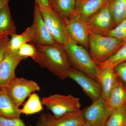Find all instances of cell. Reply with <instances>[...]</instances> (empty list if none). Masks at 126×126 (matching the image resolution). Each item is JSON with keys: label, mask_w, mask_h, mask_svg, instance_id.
Returning <instances> with one entry per match:
<instances>
[{"label": "cell", "mask_w": 126, "mask_h": 126, "mask_svg": "<svg viewBox=\"0 0 126 126\" xmlns=\"http://www.w3.org/2000/svg\"><path fill=\"white\" fill-rule=\"evenodd\" d=\"M111 9L115 27L126 18V0H111Z\"/></svg>", "instance_id": "cell-23"}, {"label": "cell", "mask_w": 126, "mask_h": 126, "mask_svg": "<svg viewBox=\"0 0 126 126\" xmlns=\"http://www.w3.org/2000/svg\"><path fill=\"white\" fill-rule=\"evenodd\" d=\"M110 0H82L78 3L77 12L75 14L87 21Z\"/></svg>", "instance_id": "cell-15"}, {"label": "cell", "mask_w": 126, "mask_h": 126, "mask_svg": "<svg viewBox=\"0 0 126 126\" xmlns=\"http://www.w3.org/2000/svg\"><path fill=\"white\" fill-rule=\"evenodd\" d=\"M51 0H49L50 2V1H51Z\"/></svg>", "instance_id": "cell-35"}, {"label": "cell", "mask_w": 126, "mask_h": 126, "mask_svg": "<svg viewBox=\"0 0 126 126\" xmlns=\"http://www.w3.org/2000/svg\"><path fill=\"white\" fill-rule=\"evenodd\" d=\"M38 6L50 34L57 44L63 46L67 42L69 37L62 19L51 8H47L35 1Z\"/></svg>", "instance_id": "cell-5"}, {"label": "cell", "mask_w": 126, "mask_h": 126, "mask_svg": "<svg viewBox=\"0 0 126 126\" xmlns=\"http://www.w3.org/2000/svg\"><path fill=\"white\" fill-rule=\"evenodd\" d=\"M0 126H27L20 118L10 119L0 117Z\"/></svg>", "instance_id": "cell-28"}, {"label": "cell", "mask_w": 126, "mask_h": 126, "mask_svg": "<svg viewBox=\"0 0 126 126\" xmlns=\"http://www.w3.org/2000/svg\"><path fill=\"white\" fill-rule=\"evenodd\" d=\"M103 35L126 42V18Z\"/></svg>", "instance_id": "cell-25"}, {"label": "cell", "mask_w": 126, "mask_h": 126, "mask_svg": "<svg viewBox=\"0 0 126 126\" xmlns=\"http://www.w3.org/2000/svg\"><path fill=\"white\" fill-rule=\"evenodd\" d=\"M68 78L79 85L92 101L102 97V89L99 83L84 73L72 67L68 74Z\"/></svg>", "instance_id": "cell-11"}, {"label": "cell", "mask_w": 126, "mask_h": 126, "mask_svg": "<svg viewBox=\"0 0 126 126\" xmlns=\"http://www.w3.org/2000/svg\"><path fill=\"white\" fill-rule=\"evenodd\" d=\"M43 106L39 95L35 93H33L29 97L23 108L20 109L21 113L26 115L35 114L43 110Z\"/></svg>", "instance_id": "cell-22"}, {"label": "cell", "mask_w": 126, "mask_h": 126, "mask_svg": "<svg viewBox=\"0 0 126 126\" xmlns=\"http://www.w3.org/2000/svg\"><path fill=\"white\" fill-rule=\"evenodd\" d=\"M118 78L114 68H106L99 69L97 81L102 89V98L106 103L112 91L118 81Z\"/></svg>", "instance_id": "cell-14"}, {"label": "cell", "mask_w": 126, "mask_h": 126, "mask_svg": "<svg viewBox=\"0 0 126 126\" xmlns=\"http://www.w3.org/2000/svg\"><path fill=\"white\" fill-rule=\"evenodd\" d=\"M24 60L17 52H14L7 47L0 65V90L5 88L16 78V68Z\"/></svg>", "instance_id": "cell-10"}, {"label": "cell", "mask_w": 126, "mask_h": 126, "mask_svg": "<svg viewBox=\"0 0 126 126\" xmlns=\"http://www.w3.org/2000/svg\"><path fill=\"white\" fill-rule=\"evenodd\" d=\"M10 1L11 0H0V10L5 6L9 4Z\"/></svg>", "instance_id": "cell-31"}, {"label": "cell", "mask_w": 126, "mask_h": 126, "mask_svg": "<svg viewBox=\"0 0 126 126\" xmlns=\"http://www.w3.org/2000/svg\"></svg>", "instance_id": "cell-37"}, {"label": "cell", "mask_w": 126, "mask_h": 126, "mask_svg": "<svg viewBox=\"0 0 126 126\" xmlns=\"http://www.w3.org/2000/svg\"><path fill=\"white\" fill-rule=\"evenodd\" d=\"M63 20L68 37L77 44L88 49L90 30L86 21L76 14Z\"/></svg>", "instance_id": "cell-8"}, {"label": "cell", "mask_w": 126, "mask_h": 126, "mask_svg": "<svg viewBox=\"0 0 126 126\" xmlns=\"http://www.w3.org/2000/svg\"><path fill=\"white\" fill-rule=\"evenodd\" d=\"M41 101L43 106H45L56 117L81 110L79 98L70 94H52L42 98Z\"/></svg>", "instance_id": "cell-4"}, {"label": "cell", "mask_w": 126, "mask_h": 126, "mask_svg": "<svg viewBox=\"0 0 126 126\" xmlns=\"http://www.w3.org/2000/svg\"><path fill=\"white\" fill-rule=\"evenodd\" d=\"M76 126H89L87 123L84 122Z\"/></svg>", "instance_id": "cell-33"}, {"label": "cell", "mask_w": 126, "mask_h": 126, "mask_svg": "<svg viewBox=\"0 0 126 126\" xmlns=\"http://www.w3.org/2000/svg\"><path fill=\"white\" fill-rule=\"evenodd\" d=\"M114 70L118 77L126 87V61L116 65L114 68Z\"/></svg>", "instance_id": "cell-27"}, {"label": "cell", "mask_w": 126, "mask_h": 126, "mask_svg": "<svg viewBox=\"0 0 126 126\" xmlns=\"http://www.w3.org/2000/svg\"><path fill=\"white\" fill-rule=\"evenodd\" d=\"M126 61V42L115 53L103 63L96 64L98 69L114 68L116 65Z\"/></svg>", "instance_id": "cell-21"}, {"label": "cell", "mask_w": 126, "mask_h": 126, "mask_svg": "<svg viewBox=\"0 0 126 126\" xmlns=\"http://www.w3.org/2000/svg\"><path fill=\"white\" fill-rule=\"evenodd\" d=\"M5 89L10 99L18 108L32 94L39 92L40 90V86L35 81L16 77Z\"/></svg>", "instance_id": "cell-6"}, {"label": "cell", "mask_w": 126, "mask_h": 126, "mask_svg": "<svg viewBox=\"0 0 126 126\" xmlns=\"http://www.w3.org/2000/svg\"><path fill=\"white\" fill-rule=\"evenodd\" d=\"M8 46L9 49L17 52L20 47L26 43H32L33 40V31L32 26L27 27L24 32L19 34H16L11 36Z\"/></svg>", "instance_id": "cell-20"}, {"label": "cell", "mask_w": 126, "mask_h": 126, "mask_svg": "<svg viewBox=\"0 0 126 126\" xmlns=\"http://www.w3.org/2000/svg\"><path fill=\"white\" fill-rule=\"evenodd\" d=\"M7 35L0 36V65L4 55L8 47L10 39Z\"/></svg>", "instance_id": "cell-29"}, {"label": "cell", "mask_w": 126, "mask_h": 126, "mask_svg": "<svg viewBox=\"0 0 126 126\" xmlns=\"http://www.w3.org/2000/svg\"><path fill=\"white\" fill-rule=\"evenodd\" d=\"M107 104L113 110L125 107L126 105V87L119 78L110 94Z\"/></svg>", "instance_id": "cell-18"}, {"label": "cell", "mask_w": 126, "mask_h": 126, "mask_svg": "<svg viewBox=\"0 0 126 126\" xmlns=\"http://www.w3.org/2000/svg\"><path fill=\"white\" fill-rule=\"evenodd\" d=\"M36 47L38 54L34 61L35 63L41 67L47 69L61 80L68 78L72 67L63 46L55 43Z\"/></svg>", "instance_id": "cell-1"}, {"label": "cell", "mask_w": 126, "mask_h": 126, "mask_svg": "<svg viewBox=\"0 0 126 126\" xmlns=\"http://www.w3.org/2000/svg\"><path fill=\"white\" fill-rule=\"evenodd\" d=\"M20 109L13 103L5 88L0 90V117L13 119L20 118Z\"/></svg>", "instance_id": "cell-16"}, {"label": "cell", "mask_w": 126, "mask_h": 126, "mask_svg": "<svg viewBox=\"0 0 126 126\" xmlns=\"http://www.w3.org/2000/svg\"><path fill=\"white\" fill-rule=\"evenodd\" d=\"M40 117L46 126H76L84 122L81 110L59 117L50 113H43Z\"/></svg>", "instance_id": "cell-13"}, {"label": "cell", "mask_w": 126, "mask_h": 126, "mask_svg": "<svg viewBox=\"0 0 126 126\" xmlns=\"http://www.w3.org/2000/svg\"><path fill=\"white\" fill-rule=\"evenodd\" d=\"M78 1H81V0H78Z\"/></svg>", "instance_id": "cell-34"}, {"label": "cell", "mask_w": 126, "mask_h": 126, "mask_svg": "<svg viewBox=\"0 0 126 126\" xmlns=\"http://www.w3.org/2000/svg\"><path fill=\"white\" fill-rule=\"evenodd\" d=\"M35 126H46L44 123L42 119L40 117H39L38 122L36 124Z\"/></svg>", "instance_id": "cell-32"}, {"label": "cell", "mask_w": 126, "mask_h": 126, "mask_svg": "<svg viewBox=\"0 0 126 126\" xmlns=\"http://www.w3.org/2000/svg\"><path fill=\"white\" fill-rule=\"evenodd\" d=\"M110 0L87 21L90 32L104 35L114 27Z\"/></svg>", "instance_id": "cell-9"}, {"label": "cell", "mask_w": 126, "mask_h": 126, "mask_svg": "<svg viewBox=\"0 0 126 126\" xmlns=\"http://www.w3.org/2000/svg\"><path fill=\"white\" fill-rule=\"evenodd\" d=\"M78 0H52L50 7L62 19L70 18L77 12Z\"/></svg>", "instance_id": "cell-17"}, {"label": "cell", "mask_w": 126, "mask_h": 126, "mask_svg": "<svg viewBox=\"0 0 126 126\" xmlns=\"http://www.w3.org/2000/svg\"><path fill=\"white\" fill-rule=\"evenodd\" d=\"M16 27L12 19L9 4L0 10V36L16 34Z\"/></svg>", "instance_id": "cell-19"}, {"label": "cell", "mask_w": 126, "mask_h": 126, "mask_svg": "<svg viewBox=\"0 0 126 126\" xmlns=\"http://www.w3.org/2000/svg\"><path fill=\"white\" fill-rule=\"evenodd\" d=\"M47 8H51L50 5L49 0H35Z\"/></svg>", "instance_id": "cell-30"}, {"label": "cell", "mask_w": 126, "mask_h": 126, "mask_svg": "<svg viewBox=\"0 0 126 126\" xmlns=\"http://www.w3.org/2000/svg\"><path fill=\"white\" fill-rule=\"evenodd\" d=\"M126 126V107L112 111L106 126Z\"/></svg>", "instance_id": "cell-24"}, {"label": "cell", "mask_w": 126, "mask_h": 126, "mask_svg": "<svg viewBox=\"0 0 126 126\" xmlns=\"http://www.w3.org/2000/svg\"><path fill=\"white\" fill-rule=\"evenodd\" d=\"M125 42L113 37L90 32L89 53L94 62L98 64L107 60Z\"/></svg>", "instance_id": "cell-2"}, {"label": "cell", "mask_w": 126, "mask_h": 126, "mask_svg": "<svg viewBox=\"0 0 126 126\" xmlns=\"http://www.w3.org/2000/svg\"><path fill=\"white\" fill-rule=\"evenodd\" d=\"M17 53L23 60L31 58L34 61L38 54V50L37 47L33 43H26L20 47Z\"/></svg>", "instance_id": "cell-26"}, {"label": "cell", "mask_w": 126, "mask_h": 126, "mask_svg": "<svg viewBox=\"0 0 126 126\" xmlns=\"http://www.w3.org/2000/svg\"><path fill=\"white\" fill-rule=\"evenodd\" d=\"M81 110L84 122L89 126H106L113 111L102 97Z\"/></svg>", "instance_id": "cell-7"}, {"label": "cell", "mask_w": 126, "mask_h": 126, "mask_svg": "<svg viewBox=\"0 0 126 126\" xmlns=\"http://www.w3.org/2000/svg\"><path fill=\"white\" fill-rule=\"evenodd\" d=\"M33 15V23L31 25L34 35L32 43L37 46L49 45L56 43L47 29L40 10L36 2H35Z\"/></svg>", "instance_id": "cell-12"}, {"label": "cell", "mask_w": 126, "mask_h": 126, "mask_svg": "<svg viewBox=\"0 0 126 126\" xmlns=\"http://www.w3.org/2000/svg\"><path fill=\"white\" fill-rule=\"evenodd\" d=\"M125 107H126V106H125Z\"/></svg>", "instance_id": "cell-36"}, {"label": "cell", "mask_w": 126, "mask_h": 126, "mask_svg": "<svg viewBox=\"0 0 126 126\" xmlns=\"http://www.w3.org/2000/svg\"><path fill=\"white\" fill-rule=\"evenodd\" d=\"M72 67L84 73L97 81L98 69L86 48L77 44L69 37L63 46Z\"/></svg>", "instance_id": "cell-3"}]
</instances>
